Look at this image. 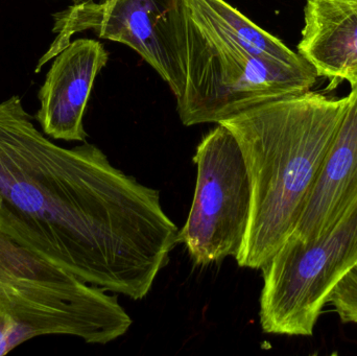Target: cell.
Listing matches in <instances>:
<instances>
[{
    "label": "cell",
    "instance_id": "6da1fadb",
    "mask_svg": "<svg viewBox=\"0 0 357 356\" xmlns=\"http://www.w3.org/2000/svg\"><path fill=\"white\" fill-rule=\"evenodd\" d=\"M0 226L83 281L135 301L178 244L158 190L93 144H54L16 95L0 102Z\"/></svg>",
    "mask_w": 357,
    "mask_h": 356
},
{
    "label": "cell",
    "instance_id": "7a4b0ae2",
    "mask_svg": "<svg viewBox=\"0 0 357 356\" xmlns=\"http://www.w3.org/2000/svg\"><path fill=\"white\" fill-rule=\"evenodd\" d=\"M349 98L310 90L222 121L238 142L251 183L241 268L261 270L293 231L339 129Z\"/></svg>",
    "mask_w": 357,
    "mask_h": 356
},
{
    "label": "cell",
    "instance_id": "3957f363",
    "mask_svg": "<svg viewBox=\"0 0 357 356\" xmlns=\"http://www.w3.org/2000/svg\"><path fill=\"white\" fill-rule=\"evenodd\" d=\"M133 321L116 296L79 279L0 226V356L31 339L106 345Z\"/></svg>",
    "mask_w": 357,
    "mask_h": 356
},
{
    "label": "cell",
    "instance_id": "277c9868",
    "mask_svg": "<svg viewBox=\"0 0 357 356\" xmlns=\"http://www.w3.org/2000/svg\"><path fill=\"white\" fill-rule=\"evenodd\" d=\"M316 70L260 60L188 12L186 79L177 98L186 127L220 123L250 109L312 89Z\"/></svg>",
    "mask_w": 357,
    "mask_h": 356
},
{
    "label": "cell",
    "instance_id": "5b68a950",
    "mask_svg": "<svg viewBox=\"0 0 357 356\" xmlns=\"http://www.w3.org/2000/svg\"><path fill=\"white\" fill-rule=\"evenodd\" d=\"M357 265V202L307 244L284 242L262 268L264 334L312 336L335 286Z\"/></svg>",
    "mask_w": 357,
    "mask_h": 356
},
{
    "label": "cell",
    "instance_id": "8992f818",
    "mask_svg": "<svg viewBox=\"0 0 357 356\" xmlns=\"http://www.w3.org/2000/svg\"><path fill=\"white\" fill-rule=\"evenodd\" d=\"M187 27L186 0H81L54 14L56 37L36 72L66 48L73 35L92 31L135 50L178 98L186 79Z\"/></svg>",
    "mask_w": 357,
    "mask_h": 356
},
{
    "label": "cell",
    "instance_id": "52a82bcc",
    "mask_svg": "<svg viewBox=\"0 0 357 356\" xmlns=\"http://www.w3.org/2000/svg\"><path fill=\"white\" fill-rule=\"evenodd\" d=\"M195 196L178 240L195 265L236 257L251 215V183L234 135L222 123L199 142Z\"/></svg>",
    "mask_w": 357,
    "mask_h": 356
},
{
    "label": "cell",
    "instance_id": "ba28073f",
    "mask_svg": "<svg viewBox=\"0 0 357 356\" xmlns=\"http://www.w3.org/2000/svg\"><path fill=\"white\" fill-rule=\"evenodd\" d=\"M54 59L39 92L36 119L54 139L85 142L84 114L96 77L108 63V52L100 42L82 38Z\"/></svg>",
    "mask_w": 357,
    "mask_h": 356
},
{
    "label": "cell",
    "instance_id": "9c48e42d",
    "mask_svg": "<svg viewBox=\"0 0 357 356\" xmlns=\"http://www.w3.org/2000/svg\"><path fill=\"white\" fill-rule=\"evenodd\" d=\"M312 192L285 242L307 244L328 231L357 202V84Z\"/></svg>",
    "mask_w": 357,
    "mask_h": 356
},
{
    "label": "cell",
    "instance_id": "30bf717a",
    "mask_svg": "<svg viewBox=\"0 0 357 356\" xmlns=\"http://www.w3.org/2000/svg\"><path fill=\"white\" fill-rule=\"evenodd\" d=\"M298 54L328 79L357 84V0H306Z\"/></svg>",
    "mask_w": 357,
    "mask_h": 356
},
{
    "label": "cell",
    "instance_id": "8fae6325",
    "mask_svg": "<svg viewBox=\"0 0 357 356\" xmlns=\"http://www.w3.org/2000/svg\"><path fill=\"white\" fill-rule=\"evenodd\" d=\"M187 10L210 29L260 60L291 68L310 66L280 39L258 26L226 0H186Z\"/></svg>",
    "mask_w": 357,
    "mask_h": 356
},
{
    "label": "cell",
    "instance_id": "7c38bea8",
    "mask_svg": "<svg viewBox=\"0 0 357 356\" xmlns=\"http://www.w3.org/2000/svg\"><path fill=\"white\" fill-rule=\"evenodd\" d=\"M328 304L343 323L357 325V265L335 286Z\"/></svg>",
    "mask_w": 357,
    "mask_h": 356
}]
</instances>
